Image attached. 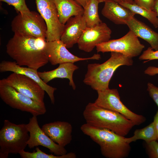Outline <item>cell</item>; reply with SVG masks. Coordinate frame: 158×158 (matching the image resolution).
<instances>
[{
  "instance_id": "38",
  "label": "cell",
  "mask_w": 158,
  "mask_h": 158,
  "mask_svg": "<svg viewBox=\"0 0 158 158\" xmlns=\"http://www.w3.org/2000/svg\"></svg>"
},
{
  "instance_id": "37",
  "label": "cell",
  "mask_w": 158,
  "mask_h": 158,
  "mask_svg": "<svg viewBox=\"0 0 158 158\" xmlns=\"http://www.w3.org/2000/svg\"><path fill=\"white\" fill-rule=\"evenodd\" d=\"M100 3L104 2L105 0H98Z\"/></svg>"
},
{
  "instance_id": "16",
  "label": "cell",
  "mask_w": 158,
  "mask_h": 158,
  "mask_svg": "<svg viewBox=\"0 0 158 158\" xmlns=\"http://www.w3.org/2000/svg\"><path fill=\"white\" fill-rule=\"evenodd\" d=\"M7 71L23 74L33 80L46 92L50 98L51 103L54 104V93L56 88L45 83L39 76L37 70L28 67L20 66L17 64L15 61H3L0 63V72L3 73Z\"/></svg>"
},
{
  "instance_id": "4",
  "label": "cell",
  "mask_w": 158,
  "mask_h": 158,
  "mask_svg": "<svg viewBox=\"0 0 158 158\" xmlns=\"http://www.w3.org/2000/svg\"><path fill=\"white\" fill-rule=\"evenodd\" d=\"M132 58L120 53L112 52L111 57L102 64H89L83 82L95 90L104 91L109 89L110 81L117 69L121 66L133 65Z\"/></svg>"
},
{
  "instance_id": "35",
  "label": "cell",
  "mask_w": 158,
  "mask_h": 158,
  "mask_svg": "<svg viewBox=\"0 0 158 158\" xmlns=\"http://www.w3.org/2000/svg\"><path fill=\"white\" fill-rule=\"evenodd\" d=\"M122 1L131 4L134 2L133 0H121Z\"/></svg>"
},
{
  "instance_id": "13",
  "label": "cell",
  "mask_w": 158,
  "mask_h": 158,
  "mask_svg": "<svg viewBox=\"0 0 158 158\" xmlns=\"http://www.w3.org/2000/svg\"><path fill=\"white\" fill-rule=\"evenodd\" d=\"M45 50L49 61L52 65L90 59L99 60L101 58L100 55L98 54H94L90 57H78L69 52L60 40L47 42Z\"/></svg>"
},
{
  "instance_id": "12",
  "label": "cell",
  "mask_w": 158,
  "mask_h": 158,
  "mask_svg": "<svg viewBox=\"0 0 158 158\" xmlns=\"http://www.w3.org/2000/svg\"><path fill=\"white\" fill-rule=\"evenodd\" d=\"M26 125L30 135L27 142L29 148L40 145L48 149L50 152L56 155H62L67 153L64 147L53 141L44 132L39 125L36 116H33L30 118L29 123Z\"/></svg>"
},
{
  "instance_id": "3",
  "label": "cell",
  "mask_w": 158,
  "mask_h": 158,
  "mask_svg": "<svg viewBox=\"0 0 158 158\" xmlns=\"http://www.w3.org/2000/svg\"><path fill=\"white\" fill-rule=\"evenodd\" d=\"M83 115L86 123L110 130L123 136L127 135L135 125L121 114L100 107L94 102L86 105Z\"/></svg>"
},
{
  "instance_id": "2",
  "label": "cell",
  "mask_w": 158,
  "mask_h": 158,
  "mask_svg": "<svg viewBox=\"0 0 158 158\" xmlns=\"http://www.w3.org/2000/svg\"><path fill=\"white\" fill-rule=\"evenodd\" d=\"M82 131L100 146L101 153L107 158H124L131 150L130 143L124 136L110 130L85 123L80 127Z\"/></svg>"
},
{
  "instance_id": "10",
  "label": "cell",
  "mask_w": 158,
  "mask_h": 158,
  "mask_svg": "<svg viewBox=\"0 0 158 158\" xmlns=\"http://www.w3.org/2000/svg\"><path fill=\"white\" fill-rule=\"evenodd\" d=\"M35 1L38 13L47 25L46 41L60 40L65 25L59 21L54 0H35Z\"/></svg>"
},
{
  "instance_id": "24",
  "label": "cell",
  "mask_w": 158,
  "mask_h": 158,
  "mask_svg": "<svg viewBox=\"0 0 158 158\" xmlns=\"http://www.w3.org/2000/svg\"><path fill=\"white\" fill-rule=\"evenodd\" d=\"M120 4L129 9L135 14H139L146 18L155 28L158 27V16L154 11L148 10L134 2L130 4L122 1Z\"/></svg>"
},
{
  "instance_id": "21",
  "label": "cell",
  "mask_w": 158,
  "mask_h": 158,
  "mask_svg": "<svg viewBox=\"0 0 158 158\" xmlns=\"http://www.w3.org/2000/svg\"><path fill=\"white\" fill-rule=\"evenodd\" d=\"M61 23L65 25L71 17L83 15V8L75 0H54Z\"/></svg>"
},
{
  "instance_id": "14",
  "label": "cell",
  "mask_w": 158,
  "mask_h": 158,
  "mask_svg": "<svg viewBox=\"0 0 158 158\" xmlns=\"http://www.w3.org/2000/svg\"><path fill=\"white\" fill-rule=\"evenodd\" d=\"M111 32L104 23L91 28L86 27L77 43L78 48L86 52H91L97 44L109 41Z\"/></svg>"
},
{
  "instance_id": "17",
  "label": "cell",
  "mask_w": 158,
  "mask_h": 158,
  "mask_svg": "<svg viewBox=\"0 0 158 158\" xmlns=\"http://www.w3.org/2000/svg\"><path fill=\"white\" fill-rule=\"evenodd\" d=\"M86 27L83 15L72 17L65 24L60 40L67 48H71L77 43Z\"/></svg>"
},
{
  "instance_id": "5",
  "label": "cell",
  "mask_w": 158,
  "mask_h": 158,
  "mask_svg": "<svg viewBox=\"0 0 158 158\" xmlns=\"http://www.w3.org/2000/svg\"><path fill=\"white\" fill-rule=\"evenodd\" d=\"M29 133L26 124H16L4 120L0 130V158H7L9 154H17L24 150L30 138Z\"/></svg>"
},
{
  "instance_id": "22",
  "label": "cell",
  "mask_w": 158,
  "mask_h": 158,
  "mask_svg": "<svg viewBox=\"0 0 158 158\" xmlns=\"http://www.w3.org/2000/svg\"><path fill=\"white\" fill-rule=\"evenodd\" d=\"M99 3L98 0H90L84 8L83 16L87 27H92L102 22L98 13V5Z\"/></svg>"
},
{
  "instance_id": "34",
  "label": "cell",
  "mask_w": 158,
  "mask_h": 158,
  "mask_svg": "<svg viewBox=\"0 0 158 158\" xmlns=\"http://www.w3.org/2000/svg\"><path fill=\"white\" fill-rule=\"evenodd\" d=\"M153 11L157 13L158 16V0H156Z\"/></svg>"
},
{
  "instance_id": "11",
  "label": "cell",
  "mask_w": 158,
  "mask_h": 158,
  "mask_svg": "<svg viewBox=\"0 0 158 158\" xmlns=\"http://www.w3.org/2000/svg\"><path fill=\"white\" fill-rule=\"evenodd\" d=\"M19 92L39 103L44 104L45 91L36 82L23 74L13 72L1 80Z\"/></svg>"
},
{
  "instance_id": "18",
  "label": "cell",
  "mask_w": 158,
  "mask_h": 158,
  "mask_svg": "<svg viewBox=\"0 0 158 158\" xmlns=\"http://www.w3.org/2000/svg\"><path fill=\"white\" fill-rule=\"evenodd\" d=\"M101 13L103 16L116 25H126L135 14L131 11L112 0H105Z\"/></svg>"
},
{
  "instance_id": "36",
  "label": "cell",
  "mask_w": 158,
  "mask_h": 158,
  "mask_svg": "<svg viewBox=\"0 0 158 158\" xmlns=\"http://www.w3.org/2000/svg\"><path fill=\"white\" fill-rule=\"evenodd\" d=\"M112 0L113 1L119 4L122 2L121 0Z\"/></svg>"
},
{
  "instance_id": "15",
  "label": "cell",
  "mask_w": 158,
  "mask_h": 158,
  "mask_svg": "<svg viewBox=\"0 0 158 158\" xmlns=\"http://www.w3.org/2000/svg\"><path fill=\"white\" fill-rule=\"evenodd\" d=\"M42 129L53 141L65 147L72 140V127L69 123L56 121L43 125Z\"/></svg>"
},
{
  "instance_id": "27",
  "label": "cell",
  "mask_w": 158,
  "mask_h": 158,
  "mask_svg": "<svg viewBox=\"0 0 158 158\" xmlns=\"http://www.w3.org/2000/svg\"><path fill=\"white\" fill-rule=\"evenodd\" d=\"M146 143V148L149 157L158 158V142L154 140Z\"/></svg>"
},
{
  "instance_id": "8",
  "label": "cell",
  "mask_w": 158,
  "mask_h": 158,
  "mask_svg": "<svg viewBox=\"0 0 158 158\" xmlns=\"http://www.w3.org/2000/svg\"><path fill=\"white\" fill-rule=\"evenodd\" d=\"M145 47L140 43L138 37L130 30L121 38L109 40L99 44L96 47L98 52H118L131 58L139 55Z\"/></svg>"
},
{
  "instance_id": "7",
  "label": "cell",
  "mask_w": 158,
  "mask_h": 158,
  "mask_svg": "<svg viewBox=\"0 0 158 158\" xmlns=\"http://www.w3.org/2000/svg\"><path fill=\"white\" fill-rule=\"evenodd\" d=\"M11 26L15 34L41 38L46 40L47 25L39 13L31 11L26 14L18 13L13 19Z\"/></svg>"
},
{
  "instance_id": "33",
  "label": "cell",
  "mask_w": 158,
  "mask_h": 158,
  "mask_svg": "<svg viewBox=\"0 0 158 158\" xmlns=\"http://www.w3.org/2000/svg\"><path fill=\"white\" fill-rule=\"evenodd\" d=\"M79 4L84 8L90 0H75Z\"/></svg>"
},
{
  "instance_id": "19",
  "label": "cell",
  "mask_w": 158,
  "mask_h": 158,
  "mask_svg": "<svg viewBox=\"0 0 158 158\" xmlns=\"http://www.w3.org/2000/svg\"><path fill=\"white\" fill-rule=\"evenodd\" d=\"M126 25L137 37L148 42L152 49L158 50V33L134 16L127 21Z\"/></svg>"
},
{
  "instance_id": "28",
  "label": "cell",
  "mask_w": 158,
  "mask_h": 158,
  "mask_svg": "<svg viewBox=\"0 0 158 158\" xmlns=\"http://www.w3.org/2000/svg\"><path fill=\"white\" fill-rule=\"evenodd\" d=\"M139 59L140 60H148L149 61L158 59V50L154 51L151 47H149L143 51Z\"/></svg>"
},
{
  "instance_id": "26",
  "label": "cell",
  "mask_w": 158,
  "mask_h": 158,
  "mask_svg": "<svg viewBox=\"0 0 158 158\" xmlns=\"http://www.w3.org/2000/svg\"><path fill=\"white\" fill-rule=\"evenodd\" d=\"M13 6L16 11L22 14L30 13V11L26 5L25 0H0Z\"/></svg>"
},
{
  "instance_id": "32",
  "label": "cell",
  "mask_w": 158,
  "mask_h": 158,
  "mask_svg": "<svg viewBox=\"0 0 158 158\" xmlns=\"http://www.w3.org/2000/svg\"><path fill=\"white\" fill-rule=\"evenodd\" d=\"M153 122L154 126L157 134V140L158 142V111L157 112L154 117Z\"/></svg>"
},
{
  "instance_id": "6",
  "label": "cell",
  "mask_w": 158,
  "mask_h": 158,
  "mask_svg": "<svg viewBox=\"0 0 158 158\" xmlns=\"http://www.w3.org/2000/svg\"><path fill=\"white\" fill-rule=\"evenodd\" d=\"M0 97L6 104L11 108L30 113L32 116L44 115L46 113L44 104L39 103L19 92L1 80Z\"/></svg>"
},
{
  "instance_id": "25",
  "label": "cell",
  "mask_w": 158,
  "mask_h": 158,
  "mask_svg": "<svg viewBox=\"0 0 158 158\" xmlns=\"http://www.w3.org/2000/svg\"><path fill=\"white\" fill-rule=\"evenodd\" d=\"M22 158H75L76 156L73 152H70L62 155L48 154L42 152L38 147L32 152L21 151L19 154Z\"/></svg>"
},
{
  "instance_id": "29",
  "label": "cell",
  "mask_w": 158,
  "mask_h": 158,
  "mask_svg": "<svg viewBox=\"0 0 158 158\" xmlns=\"http://www.w3.org/2000/svg\"><path fill=\"white\" fill-rule=\"evenodd\" d=\"M138 5L149 10L153 11L156 0H133Z\"/></svg>"
},
{
  "instance_id": "30",
  "label": "cell",
  "mask_w": 158,
  "mask_h": 158,
  "mask_svg": "<svg viewBox=\"0 0 158 158\" xmlns=\"http://www.w3.org/2000/svg\"><path fill=\"white\" fill-rule=\"evenodd\" d=\"M147 90L150 96L153 99L158 107V87L152 83L149 82L147 84Z\"/></svg>"
},
{
  "instance_id": "9",
  "label": "cell",
  "mask_w": 158,
  "mask_h": 158,
  "mask_svg": "<svg viewBox=\"0 0 158 158\" xmlns=\"http://www.w3.org/2000/svg\"><path fill=\"white\" fill-rule=\"evenodd\" d=\"M97 92L98 97L94 103L98 106L121 114L135 125H140L145 121V117L131 111L123 103L117 89H109Z\"/></svg>"
},
{
  "instance_id": "23",
  "label": "cell",
  "mask_w": 158,
  "mask_h": 158,
  "mask_svg": "<svg viewBox=\"0 0 158 158\" xmlns=\"http://www.w3.org/2000/svg\"><path fill=\"white\" fill-rule=\"evenodd\" d=\"M157 134L153 122L142 128L136 129L133 135L129 138H126L128 143L135 142L137 140H144L146 143L154 140H157Z\"/></svg>"
},
{
  "instance_id": "20",
  "label": "cell",
  "mask_w": 158,
  "mask_h": 158,
  "mask_svg": "<svg viewBox=\"0 0 158 158\" xmlns=\"http://www.w3.org/2000/svg\"><path fill=\"white\" fill-rule=\"evenodd\" d=\"M78 67L74 63L66 62L59 64L56 68L49 71L38 72L40 77L46 83L55 78H66L69 80V85L75 90L76 86L73 80V74Z\"/></svg>"
},
{
  "instance_id": "31",
  "label": "cell",
  "mask_w": 158,
  "mask_h": 158,
  "mask_svg": "<svg viewBox=\"0 0 158 158\" xmlns=\"http://www.w3.org/2000/svg\"><path fill=\"white\" fill-rule=\"evenodd\" d=\"M144 73L150 76H154L158 74V67L153 66L148 67L145 71Z\"/></svg>"
},
{
  "instance_id": "1",
  "label": "cell",
  "mask_w": 158,
  "mask_h": 158,
  "mask_svg": "<svg viewBox=\"0 0 158 158\" xmlns=\"http://www.w3.org/2000/svg\"><path fill=\"white\" fill-rule=\"evenodd\" d=\"M45 39L14 34L8 41L6 51L16 63L37 70L49 62L45 48Z\"/></svg>"
}]
</instances>
